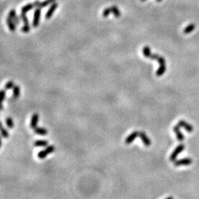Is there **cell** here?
Here are the masks:
<instances>
[{
    "mask_svg": "<svg viewBox=\"0 0 199 199\" xmlns=\"http://www.w3.org/2000/svg\"><path fill=\"white\" fill-rule=\"evenodd\" d=\"M49 143L46 140H38L34 143V146L36 147H46L48 145Z\"/></svg>",
    "mask_w": 199,
    "mask_h": 199,
    "instance_id": "obj_21",
    "label": "cell"
},
{
    "mask_svg": "<svg viewBox=\"0 0 199 199\" xmlns=\"http://www.w3.org/2000/svg\"><path fill=\"white\" fill-rule=\"evenodd\" d=\"M157 2H161V1H162V0H156Z\"/></svg>",
    "mask_w": 199,
    "mask_h": 199,
    "instance_id": "obj_28",
    "label": "cell"
},
{
    "mask_svg": "<svg viewBox=\"0 0 199 199\" xmlns=\"http://www.w3.org/2000/svg\"><path fill=\"white\" fill-rule=\"evenodd\" d=\"M111 7V10H112V13L114 14V15L116 18H119L120 17V15H121V13H120V10H119L118 7H117V6H115V5H113V6H112Z\"/></svg>",
    "mask_w": 199,
    "mask_h": 199,
    "instance_id": "obj_18",
    "label": "cell"
},
{
    "mask_svg": "<svg viewBox=\"0 0 199 199\" xmlns=\"http://www.w3.org/2000/svg\"><path fill=\"white\" fill-rule=\"evenodd\" d=\"M8 15L13 19V21L15 22V24H16V25H19V24H21V20H22V19H21V17L18 16L15 10L12 9V10H10V12H9Z\"/></svg>",
    "mask_w": 199,
    "mask_h": 199,
    "instance_id": "obj_10",
    "label": "cell"
},
{
    "mask_svg": "<svg viewBox=\"0 0 199 199\" xmlns=\"http://www.w3.org/2000/svg\"><path fill=\"white\" fill-rule=\"evenodd\" d=\"M141 1H143V2H145V1H146V0H141Z\"/></svg>",
    "mask_w": 199,
    "mask_h": 199,
    "instance_id": "obj_29",
    "label": "cell"
},
{
    "mask_svg": "<svg viewBox=\"0 0 199 199\" xmlns=\"http://www.w3.org/2000/svg\"><path fill=\"white\" fill-rule=\"evenodd\" d=\"M196 29V25L194 24H190L189 25H187L184 30V34H189L191 32L194 30Z\"/></svg>",
    "mask_w": 199,
    "mask_h": 199,
    "instance_id": "obj_19",
    "label": "cell"
},
{
    "mask_svg": "<svg viewBox=\"0 0 199 199\" xmlns=\"http://www.w3.org/2000/svg\"><path fill=\"white\" fill-rule=\"evenodd\" d=\"M54 151H55V146L53 145L48 146L46 149L44 150V151H40L39 153H38V159H44L46 158L47 155L50 154L51 153L54 152Z\"/></svg>",
    "mask_w": 199,
    "mask_h": 199,
    "instance_id": "obj_3",
    "label": "cell"
},
{
    "mask_svg": "<svg viewBox=\"0 0 199 199\" xmlns=\"http://www.w3.org/2000/svg\"><path fill=\"white\" fill-rule=\"evenodd\" d=\"M56 2V0H44L43 2H39V1H35L34 4L36 7L38 8H44L45 7H47L48 5H51L54 2Z\"/></svg>",
    "mask_w": 199,
    "mask_h": 199,
    "instance_id": "obj_6",
    "label": "cell"
},
{
    "mask_svg": "<svg viewBox=\"0 0 199 199\" xmlns=\"http://www.w3.org/2000/svg\"><path fill=\"white\" fill-rule=\"evenodd\" d=\"M1 97H2V99H1V104H2V103L4 102V100L6 98V91H5V89H2L1 91Z\"/></svg>",
    "mask_w": 199,
    "mask_h": 199,
    "instance_id": "obj_26",
    "label": "cell"
},
{
    "mask_svg": "<svg viewBox=\"0 0 199 199\" xmlns=\"http://www.w3.org/2000/svg\"><path fill=\"white\" fill-rule=\"evenodd\" d=\"M138 136H139V132H138V131H134L133 133H131V134L129 136H128L127 138L125 139V144L130 145V143H132L134 139L137 137Z\"/></svg>",
    "mask_w": 199,
    "mask_h": 199,
    "instance_id": "obj_12",
    "label": "cell"
},
{
    "mask_svg": "<svg viewBox=\"0 0 199 199\" xmlns=\"http://www.w3.org/2000/svg\"><path fill=\"white\" fill-rule=\"evenodd\" d=\"M34 7H36L34 2H33V3H28L26 5H24V6H23V7L21 8V13H27L28 12H29V11L33 10Z\"/></svg>",
    "mask_w": 199,
    "mask_h": 199,
    "instance_id": "obj_14",
    "label": "cell"
},
{
    "mask_svg": "<svg viewBox=\"0 0 199 199\" xmlns=\"http://www.w3.org/2000/svg\"><path fill=\"white\" fill-rule=\"evenodd\" d=\"M112 13V10H111V7H106L105 8L103 11V16L104 18L108 17V15H110V13Z\"/></svg>",
    "mask_w": 199,
    "mask_h": 199,
    "instance_id": "obj_24",
    "label": "cell"
},
{
    "mask_svg": "<svg viewBox=\"0 0 199 199\" xmlns=\"http://www.w3.org/2000/svg\"><path fill=\"white\" fill-rule=\"evenodd\" d=\"M178 125L180 126V128H183L184 130H186L187 132L189 133L192 132V131H193V129H194L193 127H192V125L186 122L185 120H180V121H179Z\"/></svg>",
    "mask_w": 199,
    "mask_h": 199,
    "instance_id": "obj_8",
    "label": "cell"
},
{
    "mask_svg": "<svg viewBox=\"0 0 199 199\" xmlns=\"http://www.w3.org/2000/svg\"><path fill=\"white\" fill-rule=\"evenodd\" d=\"M192 163V160L190 158H184L182 159L177 160L173 162L174 165L175 167L179 166H187V165H190Z\"/></svg>",
    "mask_w": 199,
    "mask_h": 199,
    "instance_id": "obj_7",
    "label": "cell"
},
{
    "mask_svg": "<svg viewBox=\"0 0 199 199\" xmlns=\"http://www.w3.org/2000/svg\"><path fill=\"white\" fill-rule=\"evenodd\" d=\"M34 133L36 134H38V135L45 136L48 134V130L45 128H43L36 127L34 128Z\"/></svg>",
    "mask_w": 199,
    "mask_h": 199,
    "instance_id": "obj_16",
    "label": "cell"
},
{
    "mask_svg": "<svg viewBox=\"0 0 199 199\" xmlns=\"http://www.w3.org/2000/svg\"><path fill=\"white\" fill-rule=\"evenodd\" d=\"M14 86H15V84H14L13 81H8V82H7V83L5 84V90L11 89L12 88L14 87Z\"/></svg>",
    "mask_w": 199,
    "mask_h": 199,
    "instance_id": "obj_25",
    "label": "cell"
},
{
    "mask_svg": "<svg viewBox=\"0 0 199 199\" xmlns=\"http://www.w3.org/2000/svg\"><path fill=\"white\" fill-rule=\"evenodd\" d=\"M1 132H2L1 134H2V136L3 138H7L9 136L8 131H7V129L3 127L2 124H1Z\"/></svg>",
    "mask_w": 199,
    "mask_h": 199,
    "instance_id": "obj_22",
    "label": "cell"
},
{
    "mask_svg": "<svg viewBox=\"0 0 199 199\" xmlns=\"http://www.w3.org/2000/svg\"><path fill=\"white\" fill-rule=\"evenodd\" d=\"M38 118H39V116L37 113L34 114L32 117V119H31V122H30V127L34 129L35 128L37 127V124H38Z\"/></svg>",
    "mask_w": 199,
    "mask_h": 199,
    "instance_id": "obj_15",
    "label": "cell"
},
{
    "mask_svg": "<svg viewBox=\"0 0 199 199\" xmlns=\"http://www.w3.org/2000/svg\"><path fill=\"white\" fill-rule=\"evenodd\" d=\"M184 148H185V146L184 144H180L179 145H178L176 148H175V150L173 151V152L171 153L170 156V160L171 161H175L176 158L178 157V156L179 155V153H181L182 151H184Z\"/></svg>",
    "mask_w": 199,
    "mask_h": 199,
    "instance_id": "obj_2",
    "label": "cell"
},
{
    "mask_svg": "<svg viewBox=\"0 0 199 199\" xmlns=\"http://www.w3.org/2000/svg\"><path fill=\"white\" fill-rule=\"evenodd\" d=\"M41 8H37L35 10L34 15H33V27L34 28H38L40 23V19H41Z\"/></svg>",
    "mask_w": 199,
    "mask_h": 199,
    "instance_id": "obj_4",
    "label": "cell"
},
{
    "mask_svg": "<svg viewBox=\"0 0 199 199\" xmlns=\"http://www.w3.org/2000/svg\"><path fill=\"white\" fill-rule=\"evenodd\" d=\"M6 23H7V27H8L9 30H10V31L14 32V31L15 30V29H16L15 25H16V24H15V22H14L13 21V19H11L9 15H7V19H6Z\"/></svg>",
    "mask_w": 199,
    "mask_h": 199,
    "instance_id": "obj_13",
    "label": "cell"
},
{
    "mask_svg": "<svg viewBox=\"0 0 199 199\" xmlns=\"http://www.w3.org/2000/svg\"><path fill=\"white\" fill-rule=\"evenodd\" d=\"M6 124H7V127L10 128H13L14 126L13 120V119L10 118V117H7V118L6 119Z\"/></svg>",
    "mask_w": 199,
    "mask_h": 199,
    "instance_id": "obj_23",
    "label": "cell"
},
{
    "mask_svg": "<svg viewBox=\"0 0 199 199\" xmlns=\"http://www.w3.org/2000/svg\"><path fill=\"white\" fill-rule=\"evenodd\" d=\"M173 131H174V132H175V135H176V137H177V139H178V140L180 141V142H182V141H184V134H183L182 132H181L180 126H179V125H175V126H174Z\"/></svg>",
    "mask_w": 199,
    "mask_h": 199,
    "instance_id": "obj_11",
    "label": "cell"
},
{
    "mask_svg": "<svg viewBox=\"0 0 199 199\" xmlns=\"http://www.w3.org/2000/svg\"><path fill=\"white\" fill-rule=\"evenodd\" d=\"M143 53L144 56L147 58L151 59V60H156L159 64V67L156 72V75L157 77H161L165 74V72L167 70L166 66V60L163 57L158 54L151 53V48L149 46H144L143 49Z\"/></svg>",
    "mask_w": 199,
    "mask_h": 199,
    "instance_id": "obj_1",
    "label": "cell"
},
{
    "mask_svg": "<svg viewBox=\"0 0 199 199\" xmlns=\"http://www.w3.org/2000/svg\"><path fill=\"white\" fill-rule=\"evenodd\" d=\"M58 4L56 2H54L53 4H52V5H50V8L48 9V10L46 11V14H45V19H51V17L53 15L54 13L55 12V10H56L57 8H58Z\"/></svg>",
    "mask_w": 199,
    "mask_h": 199,
    "instance_id": "obj_5",
    "label": "cell"
},
{
    "mask_svg": "<svg viewBox=\"0 0 199 199\" xmlns=\"http://www.w3.org/2000/svg\"><path fill=\"white\" fill-rule=\"evenodd\" d=\"M139 137H140L141 140L143 141V143H144L145 146H146V147L151 146V141L150 139V138L148 136V135L145 134V132H144V131L139 132Z\"/></svg>",
    "mask_w": 199,
    "mask_h": 199,
    "instance_id": "obj_9",
    "label": "cell"
},
{
    "mask_svg": "<svg viewBox=\"0 0 199 199\" xmlns=\"http://www.w3.org/2000/svg\"><path fill=\"white\" fill-rule=\"evenodd\" d=\"M20 17L21 19H22V22L24 23V27H28V28H31L30 25V22H29V20H28V16H27V15H26V13H21V15H20Z\"/></svg>",
    "mask_w": 199,
    "mask_h": 199,
    "instance_id": "obj_17",
    "label": "cell"
},
{
    "mask_svg": "<svg viewBox=\"0 0 199 199\" xmlns=\"http://www.w3.org/2000/svg\"><path fill=\"white\" fill-rule=\"evenodd\" d=\"M165 199H173V197H172V196H170V197H167V198Z\"/></svg>",
    "mask_w": 199,
    "mask_h": 199,
    "instance_id": "obj_27",
    "label": "cell"
},
{
    "mask_svg": "<svg viewBox=\"0 0 199 199\" xmlns=\"http://www.w3.org/2000/svg\"><path fill=\"white\" fill-rule=\"evenodd\" d=\"M13 98L16 99V98L19 97V95H20V87H19L18 85H15L14 87L13 88Z\"/></svg>",
    "mask_w": 199,
    "mask_h": 199,
    "instance_id": "obj_20",
    "label": "cell"
}]
</instances>
